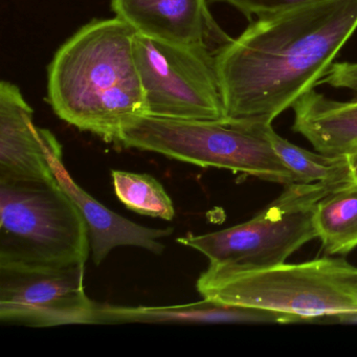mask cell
Listing matches in <instances>:
<instances>
[{
	"label": "cell",
	"instance_id": "cell-1",
	"mask_svg": "<svg viewBox=\"0 0 357 357\" xmlns=\"http://www.w3.org/2000/svg\"><path fill=\"white\" fill-rule=\"evenodd\" d=\"M357 30V0H311L257 18L215 51L225 124L273 125L312 91Z\"/></svg>",
	"mask_w": 357,
	"mask_h": 357
},
{
	"label": "cell",
	"instance_id": "cell-2",
	"mask_svg": "<svg viewBox=\"0 0 357 357\" xmlns=\"http://www.w3.org/2000/svg\"><path fill=\"white\" fill-rule=\"evenodd\" d=\"M135 34L118 17L93 20L61 45L47 70V101L62 121L118 143L147 116Z\"/></svg>",
	"mask_w": 357,
	"mask_h": 357
},
{
	"label": "cell",
	"instance_id": "cell-3",
	"mask_svg": "<svg viewBox=\"0 0 357 357\" xmlns=\"http://www.w3.org/2000/svg\"><path fill=\"white\" fill-rule=\"evenodd\" d=\"M196 288L211 302L275 311L298 323L357 313V267L340 258L257 269L208 265Z\"/></svg>",
	"mask_w": 357,
	"mask_h": 357
},
{
	"label": "cell",
	"instance_id": "cell-4",
	"mask_svg": "<svg viewBox=\"0 0 357 357\" xmlns=\"http://www.w3.org/2000/svg\"><path fill=\"white\" fill-rule=\"evenodd\" d=\"M89 229L56 177L0 179V266L85 264Z\"/></svg>",
	"mask_w": 357,
	"mask_h": 357
},
{
	"label": "cell",
	"instance_id": "cell-5",
	"mask_svg": "<svg viewBox=\"0 0 357 357\" xmlns=\"http://www.w3.org/2000/svg\"><path fill=\"white\" fill-rule=\"evenodd\" d=\"M344 185H285L283 193L250 220L204 235L189 234L177 242L202 252L210 266L218 268L257 269L282 264L303 245L317 239L313 225L315 206Z\"/></svg>",
	"mask_w": 357,
	"mask_h": 357
},
{
	"label": "cell",
	"instance_id": "cell-6",
	"mask_svg": "<svg viewBox=\"0 0 357 357\" xmlns=\"http://www.w3.org/2000/svg\"><path fill=\"white\" fill-rule=\"evenodd\" d=\"M118 143L202 168L225 169L284 185L298 183L265 137L225 123L145 116L125 129Z\"/></svg>",
	"mask_w": 357,
	"mask_h": 357
},
{
	"label": "cell",
	"instance_id": "cell-7",
	"mask_svg": "<svg viewBox=\"0 0 357 357\" xmlns=\"http://www.w3.org/2000/svg\"><path fill=\"white\" fill-rule=\"evenodd\" d=\"M135 52L147 116L227 122L215 54L210 47L135 34Z\"/></svg>",
	"mask_w": 357,
	"mask_h": 357
},
{
	"label": "cell",
	"instance_id": "cell-8",
	"mask_svg": "<svg viewBox=\"0 0 357 357\" xmlns=\"http://www.w3.org/2000/svg\"><path fill=\"white\" fill-rule=\"evenodd\" d=\"M85 264L59 268L0 266V321L34 327L93 324Z\"/></svg>",
	"mask_w": 357,
	"mask_h": 357
},
{
	"label": "cell",
	"instance_id": "cell-9",
	"mask_svg": "<svg viewBox=\"0 0 357 357\" xmlns=\"http://www.w3.org/2000/svg\"><path fill=\"white\" fill-rule=\"evenodd\" d=\"M350 91L346 101L330 99L315 89L303 96L294 109L292 130L319 153L348 156L357 152V62L332 63L319 85Z\"/></svg>",
	"mask_w": 357,
	"mask_h": 357
},
{
	"label": "cell",
	"instance_id": "cell-10",
	"mask_svg": "<svg viewBox=\"0 0 357 357\" xmlns=\"http://www.w3.org/2000/svg\"><path fill=\"white\" fill-rule=\"evenodd\" d=\"M112 8L137 34L156 40L219 49L233 39L215 22L208 0H112Z\"/></svg>",
	"mask_w": 357,
	"mask_h": 357
},
{
	"label": "cell",
	"instance_id": "cell-11",
	"mask_svg": "<svg viewBox=\"0 0 357 357\" xmlns=\"http://www.w3.org/2000/svg\"><path fill=\"white\" fill-rule=\"evenodd\" d=\"M60 145L34 123V110L13 83L0 84V179L55 177L49 152Z\"/></svg>",
	"mask_w": 357,
	"mask_h": 357
},
{
	"label": "cell",
	"instance_id": "cell-12",
	"mask_svg": "<svg viewBox=\"0 0 357 357\" xmlns=\"http://www.w3.org/2000/svg\"><path fill=\"white\" fill-rule=\"evenodd\" d=\"M49 162L56 178L75 202L86 223L96 265L101 264L109 252L118 246H137L156 255L164 252L165 245L160 239L170 236L174 231L172 227L152 229L143 227L106 208L70 176L62 162L61 146L49 152Z\"/></svg>",
	"mask_w": 357,
	"mask_h": 357
},
{
	"label": "cell",
	"instance_id": "cell-13",
	"mask_svg": "<svg viewBox=\"0 0 357 357\" xmlns=\"http://www.w3.org/2000/svg\"><path fill=\"white\" fill-rule=\"evenodd\" d=\"M129 323H298L275 311L219 304L202 298L190 304L164 307L98 305L93 324Z\"/></svg>",
	"mask_w": 357,
	"mask_h": 357
},
{
	"label": "cell",
	"instance_id": "cell-14",
	"mask_svg": "<svg viewBox=\"0 0 357 357\" xmlns=\"http://www.w3.org/2000/svg\"><path fill=\"white\" fill-rule=\"evenodd\" d=\"M313 225L328 255H346L357 248V183H349L319 200Z\"/></svg>",
	"mask_w": 357,
	"mask_h": 357
},
{
	"label": "cell",
	"instance_id": "cell-15",
	"mask_svg": "<svg viewBox=\"0 0 357 357\" xmlns=\"http://www.w3.org/2000/svg\"><path fill=\"white\" fill-rule=\"evenodd\" d=\"M262 135L271 144L280 160L291 171L298 183L330 185L353 183L347 156H330L303 149L280 137L273 125L248 129Z\"/></svg>",
	"mask_w": 357,
	"mask_h": 357
},
{
	"label": "cell",
	"instance_id": "cell-16",
	"mask_svg": "<svg viewBox=\"0 0 357 357\" xmlns=\"http://www.w3.org/2000/svg\"><path fill=\"white\" fill-rule=\"evenodd\" d=\"M112 178L116 197L129 210L162 220L174 218V204L170 196L151 175L112 170Z\"/></svg>",
	"mask_w": 357,
	"mask_h": 357
},
{
	"label": "cell",
	"instance_id": "cell-17",
	"mask_svg": "<svg viewBox=\"0 0 357 357\" xmlns=\"http://www.w3.org/2000/svg\"><path fill=\"white\" fill-rule=\"evenodd\" d=\"M213 3H223L241 12L246 18L252 20V16L257 18L271 15L284 11L296 6L303 5L311 0H211Z\"/></svg>",
	"mask_w": 357,
	"mask_h": 357
},
{
	"label": "cell",
	"instance_id": "cell-18",
	"mask_svg": "<svg viewBox=\"0 0 357 357\" xmlns=\"http://www.w3.org/2000/svg\"><path fill=\"white\" fill-rule=\"evenodd\" d=\"M350 166L351 175H352L353 181L357 183V152L347 156Z\"/></svg>",
	"mask_w": 357,
	"mask_h": 357
}]
</instances>
